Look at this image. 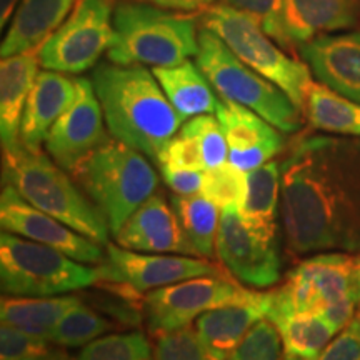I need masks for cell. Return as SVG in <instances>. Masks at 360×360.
<instances>
[{
	"instance_id": "6da1fadb",
	"label": "cell",
	"mask_w": 360,
	"mask_h": 360,
	"mask_svg": "<svg viewBox=\"0 0 360 360\" xmlns=\"http://www.w3.org/2000/svg\"><path fill=\"white\" fill-rule=\"evenodd\" d=\"M281 217L294 255L360 252V141L297 142L282 164Z\"/></svg>"
},
{
	"instance_id": "7a4b0ae2",
	"label": "cell",
	"mask_w": 360,
	"mask_h": 360,
	"mask_svg": "<svg viewBox=\"0 0 360 360\" xmlns=\"http://www.w3.org/2000/svg\"><path fill=\"white\" fill-rule=\"evenodd\" d=\"M90 80L112 137L157 162L186 119L174 109L155 75L142 65L110 62L97 65Z\"/></svg>"
},
{
	"instance_id": "3957f363",
	"label": "cell",
	"mask_w": 360,
	"mask_h": 360,
	"mask_svg": "<svg viewBox=\"0 0 360 360\" xmlns=\"http://www.w3.org/2000/svg\"><path fill=\"white\" fill-rule=\"evenodd\" d=\"M359 300L355 257L347 252H319L297 265L281 287L269 290L267 319L319 312L340 332L357 315Z\"/></svg>"
},
{
	"instance_id": "277c9868",
	"label": "cell",
	"mask_w": 360,
	"mask_h": 360,
	"mask_svg": "<svg viewBox=\"0 0 360 360\" xmlns=\"http://www.w3.org/2000/svg\"><path fill=\"white\" fill-rule=\"evenodd\" d=\"M2 172L4 184L15 188L29 204L97 244H110L109 224L101 210L75 186L67 170L42 152H30L24 147L17 152H4Z\"/></svg>"
},
{
	"instance_id": "5b68a950",
	"label": "cell",
	"mask_w": 360,
	"mask_h": 360,
	"mask_svg": "<svg viewBox=\"0 0 360 360\" xmlns=\"http://www.w3.org/2000/svg\"><path fill=\"white\" fill-rule=\"evenodd\" d=\"M199 52L192 17L165 12L146 2H124L114 11L112 64L172 67Z\"/></svg>"
},
{
	"instance_id": "8992f818",
	"label": "cell",
	"mask_w": 360,
	"mask_h": 360,
	"mask_svg": "<svg viewBox=\"0 0 360 360\" xmlns=\"http://www.w3.org/2000/svg\"><path fill=\"white\" fill-rule=\"evenodd\" d=\"M70 174L101 210L112 233L154 195L159 184L147 157L115 139H107Z\"/></svg>"
},
{
	"instance_id": "52a82bcc",
	"label": "cell",
	"mask_w": 360,
	"mask_h": 360,
	"mask_svg": "<svg viewBox=\"0 0 360 360\" xmlns=\"http://www.w3.org/2000/svg\"><path fill=\"white\" fill-rule=\"evenodd\" d=\"M195 64L204 72L220 98L237 102L257 112L283 134L297 132L302 127L304 112L290 101V97L276 84L244 64L222 39L205 27H202L199 32Z\"/></svg>"
},
{
	"instance_id": "ba28073f",
	"label": "cell",
	"mask_w": 360,
	"mask_h": 360,
	"mask_svg": "<svg viewBox=\"0 0 360 360\" xmlns=\"http://www.w3.org/2000/svg\"><path fill=\"white\" fill-rule=\"evenodd\" d=\"M98 282L97 267L11 232L0 236V287L4 295L53 297Z\"/></svg>"
},
{
	"instance_id": "9c48e42d",
	"label": "cell",
	"mask_w": 360,
	"mask_h": 360,
	"mask_svg": "<svg viewBox=\"0 0 360 360\" xmlns=\"http://www.w3.org/2000/svg\"><path fill=\"white\" fill-rule=\"evenodd\" d=\"M204 27L222 39L244 64L281 87L304 112L312 85L309 67L283 53L254 17L222 2L205 8Z\"/></svg>"
},
{
	"instance_id": "30bf717a",
	"label": "cell",
	"mask_w": 360,
	"mask_h": 360,
	"mask_svg": "<svg viewBox=\"0 0 360 360\" xmlns=\"http://www.w3.org/2000/svg\"><path fill=\"white\" fill-rule=\"evenodd\" d=\"M114 39L110 0H79L62 25L39 47L45 70L82 74L97 64Z\"/></svg>"
},
{
	"instance_id": "8fae6325",
	"label": "cell",
	"mask_w": 360,
	"mask_h": 360,
	"mask_svg": "<svg viewBox=\"0 0 360 360\" xmlns=\"http://www.w3.org/2000/svg\"><path fill=\"white\" fill-rule=\"evenodd\" d=\"M257 292L214 276H200L150 290L143 299L150 334L162 335L191 327L193 321L209 310L254 299Z\"/></svg>"
},
{
	"instance_id": "7c38bea8",
	"label": "cell",
	"mask_w": 360,
	"mask_h": 360,
	"mask_svg": "<svg viewBox=\"0 0 360 360\" xmlns=\"http://www.w3.org/2000/svg\"><path fill=\"white\" fill-rule=\"evenodd\" d=\"M98 282L124 287L130 292H150L200 276L219 274L209 260L177 254H147L107 244L105 259L97 265Z\"/></svg>"
},
{
	"instance_id": "4fadbf2b",
	"label": "cell",
	"mask_w": 360,
	"mask_h": 360,
	"mask_svg": "<svg viewBox=\"0 0 360 360\" xmlns=\"http://www.w3.org/2000/svg\"><path fill=\"white\" fill-rule=\"evenodd\" d=\"M220 262L238 282L265 289L281 278V255L277 242L265 240L244 222L236 209L222 210L215 244Z\"/></svg>"
},
{
	"instance_id": "5bb4252c",
	"label": "cell",
	"mask_w": 360,
	"mask_h": 360,
	"mask_svg": "<svg viewBox=\"0 0 360 360\" xmlns=\"http://www.w3.org/2000/svg\"><path fill=\"white\" fill-rule=\"evenodd\" d=\"M0 225L2 231L64 252L79 262L98 265L105 259L101 244L29 204L8 184H4L0 195Z\"/></svg>"
},
{
	"instance_id": "9a60e30c",
	"label": "cell",
	"mask_w": 360,
	"mask_h": 360,
	"mask_svg": "<svg viewBox=\"0 0 360 360\" xmlns=\"http://www.w3.org/2000/svg\"><path fill=\"white\" fill-rule=\"evenodd\" d=\"M103 122L92 80L77 79V96L52 125L45 139V150L58 167L72 172L107 141Z\"/></svg>"
},
{
	"instance_id": "2e32d148",
	"label": "cell",
	"mask_w": 360,
	"mask_h": 360,
	"mask_svg": "<svg viewBox=\"0 0 360 360\" xmlns=\"http://www.w3.org/2000/svg\"><path fill=\"white\" fill-rule=\"evenodd\" d=\"M215 117L227 139L229 162L247 174L267 164L283 148L281 130L240 103L220 98Z\"/></svg>"
},
{
	"instance_id": "e0dca14e",
	"label": "cell",
	"mask_w": 360,
	"mask_h": 360,
	"mask_svg": "<svg viewBox=\"0 0 360 360\" xmlns=\"http://www.w3.org/2000/svg\"><path fill=\"white\" fill-rule=\"evenodd\" d=\"M115 244L124 249L147 254H177L199 257L180 225L174 207L164 195L154 193L130 215L119 232L114 233Z\"/></svg>"
},
{
	"instance_id": "ac0fdd59",
	"label": "cell",
	"mask_w": 360,
	"mask_h": 360,
	"mask_svg": "<svg viewBox=\"0 0 360 360\" xmlns=\"http://www.w3.org/2000/svg\"><path fill=\"white\" fill-rule=\"evenodd\" d=\"M300 52L319 82L360 103V32L319 35Z\"/></svg>"
},
{
	"instance_id": "d6986e66",
	"label": "cell",
	"mask_w": 360,
	"mask_h": 360,
	"mask_svg": "<svg viewBox=\"0 0 360 360\" xmlns=\"http://www.w3.org/2000/svg\"><path fill=\"white\" fill-rule=\"evenodd\" d=\"M77 96V79L60 72H39L27 98L22 119L20 142L30 152H40L52 125Z\"/></svg>"
},
{
	"instance_id": "ffe728a7",
	"label": "cell",
	"mask_w": 360,
	"mask_h": 360,
	"mask_svg": "<svg viewBox=\"0 0 360 360\" xmlns=\"http://www.w3.org/2000/svg\"><path fill=\"white\" fill-rule=\"evenodd\" d=\"M360 20V0H282L285 47L349 29Z\"/></svg>"
},
{
	"instance_id": "44dd1931",
	"label": "cell",
	"mask_w": 360,
	"mask_h": 360,
	"mask_svg": "<svg viewBox=\"0 0 360 360\" xmlns=\"http://www.w3.org/2000/svg\"><path fill=\"white\" fill-rule=\"evenodd\" d=\"M39 49L2 58L0 64V137L4 152L22 148L20 129L27 98L39 75Z\"/></svg>"
},
{
	"instance_id": "7402d4cb",
	"label": "cell",
	"mask_w": 360,
	"mask_h": 360,
	"mask_svg": "<svg viewBox=\"0 0 360 360\" xmlns=\"http://www.w3.org/2000/svg\"><path fill=\"white\" fill-rule=\"evenodd\" d=\"M269 292H257L254 299L209 310L195 321L200 339L224 360L244 342L255 323L267 319Z\"/></svg>"
},
{
	"instance_id": "603a6c76",
	"label": "cell",
	"mask_w": 360,
	"mask_h": 360,
	"mask_svg": "<svg viewBox=\"0 0 360 360\" xmlns=\"http://www.w3.org/2000/svg\"><path fill=\"white\" fill-rule=\"evenodd\" d=\"M75 0H20L8 32L2 40V58L39 49L56 32Z\"/></svg>"
},
{
	"instance_id": "cb8c5ba5",
	"label": "cell",
	"mask_w": 360,
	"mask_h": 360,
	"mask_svg": "<svg viewBox=\"0 0 360 360\" xmlns=\"http://www.w3.org/2000/svg\"><path fill=\"white\" fill-rule=\"evenodd\" d=\"M152 74L155 75L174 109L184 119L215 114L219 101L215 98L212 84L200 67L188 58L172 67H154Z\"/></svg>"
},
{
	"instance_id": "d4e9b609",
	"label": "cell",
	"mask_w": 360,
	"mask_h": 360,
	"mask_svg": "<svg viewBox=\"0 0 360 360\" xmlns=\"http://www.w3.org/2000/svg\"><path fill=\"white\" fill-rule=\"evenodd\" d=\"M249 188L242 209L238 210L244 222L265 240L276 242L277 219L282 197V165L269 160L247 174Z\"/></svg>"
},
{
	"instance_id": "484cf974",
	"label": "cell",
	"mask_w": 360,
	"mask_h": 360,
	"mask_svg": "<svg viewBox=\"0 0 360 360\" xmlns=\"http://www.w3.org/2000/svg\"><path fill=\"white\" fill-rule=\"evenodd\" d=\"M79 302H82L80 297L65 294L53 297L4 295L0 302V319L4 326L51 340L60 319Z\"/></svg>"
},
{
	"instance_id": "4316f807",
	"label": "cell",
	"mask_w": 360,
	"mask_h": 360,
	"mask_svg": "<svg viewBox=\"0 0 360 360\" xmlns=\"http://www.w3.org/2000/svg\"><path fill=\"white\" fill-rule=\"evenodd\" d=\"M282 340L283 359H315L339 334L319 312H292L269 319Z\"/></svg>"
},
{
	"instance_id": "83f0119b",
	"label": "cell",
	"mask_w": 360,
	"mask_h": 360,
	"mask_svg": "<svg viewBox=\"0 0 360 360\" xmlns=\"http://www.w3.org/2000/svg\"><path fill=\"white\" fill-rule=\"evenodd\" d=\"M304 114L309 124L322 132L360 137V103L340 96L327 85L312 82Z\"/></svg>"
},
{
	"instance_id": "f1b7e54d",
	"label": "cell",
	"mask_w": 360,
	"mask_h": 360,
	"mask_svg": "<svg viewBox=\"0 0 360 360\" xmlns=\"http://www.w3.org/2000/svg\"><path fill=\"white\" fill-rule=\"evenodd\" d=\"M184 232L195 247L199 257L212 259L219 232V207L200 192L191 195H174L170 199Z\"/></svg>"
},
{
	"instance_id": "f546056e",
	"label": "cell",
	"mask_w": 360,
	"mask_h": 360,
	"mask_svg": "<svg viewBox=\"0 0 360 360\" xmlns=\"http://www.w3.org/2000/svg\"><path fill=\"white\" fill-rule=\"evenodd\" d=\"M247 188H249L247 172L237 169L227 160L217 167L205 170L200 193L214 202L219 209L240 210L245 202Z\"/></svg>"
},
{
	"instance_id": "4dcf8cb0",
	"label": "cell",
	"mask_w": 360,
	"mask_h": 360,
	"mask_svg": "<svg viewBox=\"0 0 360 360\" xmlns=\"http://www.w3.org/2000/svg\"><path fill=\"white\" fill-rule=\"evenodd\" d=\"M110 328V322L84 302L74 305L52 332L51 340L65 349L85 347Z\"/></svg>"
},
{
	"instance_id": "1f68e13d",
	"label": "cell",
	"mask_w": 360,
	"mask_h": 360,
	"mask_svg": "<svg viewBox=\"0 0 360 360\" xmlns=\"http://www.w3.org/2000/svg\"><path fill=\"white\" fill-rule=\"evenodd\" d=\"M75 360H155V355L141 332H125L98 337L85 345Z\"/></svg>"
},
{
	"instance_id": "d6a6232c",
	"label": "cell",
	"mask_w": 360,
	"mask_h": 360,
	"mask_svg": "<svg viewBox=\"0 0 360 360\" xmlns=\"http://www.w3.org/2000/svg\"><path fill=\"white\" fill-rule=\"evenodd\" d=\"M0 360H75L65 347L52 340L25 334L17 328H0Z\"/></svg>"
},
{
	"instance_id": "836d02e7",
	"label": "cell",
	"mask_w": 360,
	"mask_h": 360,
	"mask_svg": "<svg viewBox=\"0 0 360 360\" xmlns=\"http://www.w3.org/2000/svg\"><path fill=\"white\" fill-rule=\"evenodd\" d=\"M154 355L155 360H224L191 327L157 335Z\"/></svg>"
},
{
	"instance_id": "e575fe53",
	"label": "cell",
	"mask_w": 360,
	"mask_h": 360,
	"mask_svg": "<svg viewBox=\"0 0 360 360\" xmlns=\"http://www.w3.org/2000/svg\"><path fill=\"white\" fill-rule=\"evenodd\" d=\"M182 132L192 135L199 142L205 167H217L229 160V146L224 129L215 115L204 114L192 117L188 122L180 127Z\"/></svg>"
},
{
	"instance_id": "d590c367",
	"label": "cell",
	"mask_w": 360,
	"mask_h": 360,
	"mask_svg": "<svg viewBox=\"0 0 360 360\" xmlns=\"http://www.w3.org/2000/svg\"><path fill=\"white\" fill-rule=\"evenodd\" d=\"M227 360H283L282 340L276 326L269 319L255 323Z\"/></svg>"
},
{
	"instance_id": "8d00e7d4",
	"label": "cell",
	"mask_w": 360,
	"mask_h": 360,
	"mask_svg": "<svg viewBox=\"0 0 360 360\" xmlns=\"http://www.w3.org/2000/svg\"><path fill=\"white\" fill-rule=\"evenodd\" d=\"M157 165L160 170H207L199 142L182 130L162 148Z\"/></svg>"
},
{
	"instance_id": "74e56055",
	"label": "cell",
	"mask_w": 360,
	"mask_h": 360,
	"mask_svg": "<svg viewBox=\"0 0 360 360\" xmlns=\"http://www.w3.org/2000/svg\"><path fill=\"white\" fill-rule=\"evenodd\" d=\"M224 4L254 17L262 25L265 34L285 47V34L282 24V0H222Z\"/></svg>"
},
{
	"instance_id": "f35d334b",
	"label": "cell",
	"mask_w": 360,
	"mask_h": 360,
	"mask_svg": "<svg viewBox=\"0 0 360 360\" xmlns=\"http://www.w3.org/2000/svg\"><path fill=\"white\" fill-rule=\"evenodd\" d=\"M310 360H360V314L357 312L349 326L342 328L337 337L330 340V344L317 357Z\"/></svg>"
},
{
	"instance_id": "ab89813d",
	"label": "cell",
	"mask_w": 360,
	"mask_h": 360,
	"mask_svg": "<svg viewBox=\"0 0 360 360\" xmlns=\"http://www.w3.org/2000/svg\"><path fill=\"white\" fill-rule=\"evenodd\" d=\"M165 184L177 195H191V193L200 192L202 179L204 172L202 170H160Z\"/></svg>"
},
{
	"instance_id": "60d3db41",
	"label": "cell",
	"mask_w": 360,
	"mask_h": 360,
	"mask_svg": "<svg viewBox=\"0 0 360 360\" xmlns=\"http://www.w3.org/2000/svg\"><path fill=\"white\" fill-rule=\"evenodd\" d=\"M141 2L165 8V11L197 12V11H205V8L212 7L215 0H141Z\"/></svg>"
},
{
	"instance_id": "b9f144b4",
	"label": "cell",
	"mask_w": 360,
	"mask_h": 360,
	"mask_svg": "<svg viewBox=\"0 0 360 360\" xmlns=\"http://www.w3.org/2000/svg\"><path fill=\"white\" fill-rule=\"evenodd\" d=\"M17 7H19V0H0V29L6 27Z\"/></svg>"
},
{
	"instance_id": "7bdbcfd3",
	"label": "cell",
	"mask_w": 360,
	"mask_h": 360,
	"mask_svg": "<svg viewBox=\"0 0 360 360\" xmlns=\"http://www.w3.org/2000/svg\"><path fill=\"white\" fill-rule=\"evenodd\" d=\"M355 260H357V278H359V292H360V252L357 257H355Z\"/></svg>"
},
{
	"instance_id": "ee69618b",
	"label": "cell",
	"mask_w": 360,
	"mask_h": 360,
	"mask_svg": "<svg viewBox=\"0 0 360 360\" xmlns=\"http://www.w3.org/2000/svg\"><path fill=\"white\" fill-rule=\"evenodd\" d=\"M357 312L360 314V300H359V310H357Z\"/></svg>"
}]
</instances>
